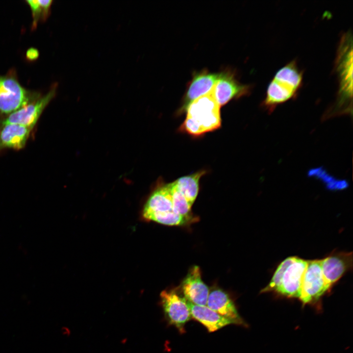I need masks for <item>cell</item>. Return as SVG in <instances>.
I'll list each match as a JSON object with an SVG mask.
<instances>
[{"mask_svg":"<svg viewBox=\"0 0 353 353\" xmlns=\"http://www.w3.org/2000/svg\"><path fill=\"white\" fill-rule=\"evenodd\" d=\"M249 85L243 84L229 72L219 74L218 79L213 89L214 97L220 106L234 98L247 95L251 90Z\"/></svg>","mask_w":353,"mask_h":353,"instance_id":"9","label":"cell"},{"mask_svg":"<svg viewBox=\"0 0 353 353\" xmlns=\"http://www.w3.org/2000/svg\"><path fill=\"white\" fill-rule=\"evenodd\" d=\"M220 108L212 89L188 106L181 129L189 134L198 136L219 128L221 125Z\"/></svg>","mask_w":353,"mask_h":353,"instance_id":"3","label":"cell"},{"mask_svg":"<svg viewBox=\"0 0 353 353\" xmlns=\"http://www.w3.org/2000/svg\"><path fill=\"white\" fill-rule=\"evenodd\" d=\"M57 86V83H53L46 94L3 117L0 124H18L34 128L44 109L55 96Z\"/></svg>","mask_w":353,"mask_h":353,"instance_id":"6","label":"cell"},{"mask_svg":"<svg viewBox=\"0 0 353 353\" xmlns=\"http://www.w3.org/2000/svg\"><path fill=\"white\" fill-rule=\"evenodd\" d=\"M206 306L233 324H245L229 295L221 289L215 288L209 292Z\"/></svg>","mask_w":353,"mask_h":353,"instance_id":"12","label":"cell"},{"mask_svg":"<svg viewBox=\"0 0 353 353\" xmlns=\"http://www.w3.org/2000/svg\"><path fill=\"white\" fill-rule=\"evenodd\" d=\"M187 302L190 308L191 317L202 324L210 332L232 324L231 321L218 314L206 305H198Z\"/></svg>","mask_w":353,"mask_h":353,"instance_id":"15","label":"cell"},{"mask_svg":"<svg viewBox=\"0 0 353 353\" xmlns=\"http://www.w3.org/2000/svg\"><path fill=\"white\" fill-rule=\"evenodd\" d=\"M40 92L27 89L21 85L16 71L11 68L0 75V116L4 117L37 99Z\"/></svg>","mask_w":353,"mask_h":353,"instance_id":"5","label":"cell"},{"mask_svg":"<svg viewBox=\"0 0 353 353\" xmlns=\"http://www.w3.org/2000/svg\"><path fill=\"white\" fill-rule=\"evenodd\" d=\"M308 174L310 176H315L322 180L326 184V187L329 190H342L348 186V184L345 180L335 179L322 168L311 170Z\"/></svg>","mask_w":353,"mask_h":353,"instance_id":"21","label":"cell"},{"mask_svg":"<svg viewBox=\"0 0 353 353\" xmlns=\"http://www.w3.org/2000/svg\"><path fill=\"white\" fill-rule=\"evenodd\" d=\"M173 206V211L180 215L189 218L192 205L184 196L177 190L174 182L169 184Z\"/></svg>","mask_w":353,"mask_h":353,"instance_id":"19","label":"cell"},{"mask_svg":"<svg viewBox=\"0 0 353 353\" xmlns=\"http://www.w3.org/2000/svg\"><path fill=\"white\" fill-rule=\"evenodd\" d=\"M307 260L297 256L283 260L275 270L271 281L262 290L291 298H300Z\"/></svg>","mask_w":353,"mask_h":353,"instance_id":"4","label":"cell"},{"mask_svg":"<svg viewBox=\"0 0 353 353\" xmlns=\"http://www.w3.org/2000/svg\"><path fill=\"white\" fill-rule=\"evenodd\" d=\"M303 73L293 60L279 69L269 83L262 102L263 108L272 113L279 104L294 98L303 85Z\"/></svg>","mask_w":353,"mask_h":353,"instance_id":"2","label":"cell"},{"mask_svg":"<svg viewBox=\"0 0 353 353\" xmlns=\"http://www.w3.org/2000/svg\"><path fill=\"white\" fill-rule=\"evenodd\" d=\"M205 173V171H200L181 177L174 181L177 190L184 196L191 205L195 202L199 193L200 179Z\"/></svg>","mask_w":353,"mask_h":353,"instance_id":"17","label":"cell"},{"mask_svg":"<svg viewBox=\"0 0 353 353\" xmlns=\"http://www.w3.org/2000/svg\"><path fill=\"white\" fill-rule=\"evenodd\" d=\"M33 128L14 124H0V152L23 149Z\"/></svg>","mask_w":353,"mask_h":353,"instance_id":"13","label":"cell"},{"mask_svg":"<svg viewBox=\"0 0 353 353\" xmlns=\"http://www.w3.org/2000/svg\"><path fill=\"white\" fill-rule=\"evenodd\" d=\"M147 220L168 226H181L188 223L189 218L175 213L173 211L151 214L144 217Z\"/></svg>","mask_w":353,"mask_h":353,"instance_id":"20","label":"cell"},{"mask_svg":"<svg viewBox=\"0 0 353 353\" xmlns=\"http://www.w3.org/2000/svg\"><path fill=\"white\" fill-rule=\"evenodd\" d=\"M181 288L187 301L198 305H206L210 291L202 279L201 270L198 266H193L189 270L182 283Z\"/></svg>","mask_w":353,"mask_h":353,"instance_id":"11","label":"cell"},{"mask_svg":"<svg viewBox=\"0 0 353 353\" xmlns=\"http://www.w3.org/2000/svg\"><path fill=\"white\" fill-rule=\"evenodd\" d=\"M334 71L338 82L336 100L326 112L325 118L352 114L353 35L350 31L341 37L335 58Z\"/></svg>","mask_w":353,"mask_h":353,"instance_id":"1","label":"cell"},{"mask_svg":"<svg viewBox=\"0 0 353 353\" xmlns=\"http://www.w3.org/2000/svg\"><path fill=\"white\" fill-rule=\"evenodd\" d=\"M330 289L323 276L321 259L307 260L299 298L303 303H317Z\"/></svg>","mask_w":353,"mask_h":353,"instance_id":"7","label":"cell"},{"mask_svg":"<svg viewBox=\"0 0 353 353\" xmlns=\"http://www.w3.org/2000/svg\"><path fill=\"white\" fill-rule=\"evenodd\" d=\"M173 211L169 184L156 189L150 196L144 207L143 217L151 214Z\"/></svg>","mask_w":353,"mask_h":353,"instance_id":"16","label":"cell"},{"mask_svg":"<svg viewBox=\"0 0 353 353\" xmlns=\"http://www.w3.org/2000/svg\"><path fill=\"white\" fill-rule=\"evenodd\" d=\"M25 1L31 11V29H35L39 22L45 21L50 15L53 0H26Z\"/></svg>","mask_w":353,"mask_h":353,"instance_id":"18","label":"cell"},{"mask_svg":"<svg viewBox=\"0 0 353 353\" xmlns=\"http://www.w3.org/2000/svg\"><path fill=\"white\" fill-rule=\"evenodd\" d=\"M161 304L168 322L181 332L191 317L190 308L184 298L174 290H164L160 294Z\"/></svg>","mask_w":353,"mask_h":353,"instance_id":"8","label":"cell"},{"mask_svg":"<svg viewBox=\"0 0 353 353\" xmlns=\"http://www.w3.org/2000/svg\"><path fill=\"white\" fill-rule=\"evenodd\" d=\"M326 282L330 288L352 268V252H334L321 259Z\"/></svg>","mask_w":353,"mask_h":353,"instance_id":"10","label":"cell"},{"mask_svg":"<svg viewBox=\"0 0 353 353\" xmlns=\"http://www.w3.org/2000/svg\"><path fill=\"white\" fill-rule=\"evenodd\" d=\"M219 74L203 71L194 75L184 97L181 110H185L195 100L210 93L216 84Z\"/></svg>","mask_w":353,"mask_h":353,"instance_id":"14","label":"cell"},{"mask_svg":"<svg viewBox=\"0 0 353 353\" xmlns=\"http://www.w3.org/2000/svg\"><path fill=\"white\" fill-rule=\"evenodd\" d=\"M38 56L39 52L38 50L33 48L29 49L26 53V58L30 60L36 59Z\"/></svg>","mask_w":353,"mask_h":353,"instance_id":"22","label":"cell"}]
</instances>
